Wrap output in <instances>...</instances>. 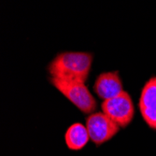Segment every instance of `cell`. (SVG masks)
Instances as JSON below:
<instances>
[{
	"mask_svg": "<svg viewBox=\"0 0 156 156\" xmlns=\"http://www.w3.org/2000/svg\"><path fill=\"white\" fill-rule=\"evenodd\" d=\"M138 108L146 124L156 131V76L144 84L139 96Z\"/></svg>",
	"mask_w": 156,
	"mask_h": 156,
	"instance_id": "obj_5",
	"label": "cell"
},
{
	"mask_svg": "<svg viewBox=\"0 0 156 156\" xmlns=\"http://www.w3.org/2000/svg\"><path fill=\"white\" fill-rule=\"evenodd\" d=\"M94 91L102 100H108L123 92L122 81L118 70L99 74L94 81Z\"/></svg>",
	"mask_w": 156,
	"mask_h": 156,
	"instance_id": "obj_6",
	"label": "cell"
},
{
	"mask_svg": "<svg viewBox=\"0 0 156 156\" xmlns=\"http://www.w3.org/2000/svg\"><path fill=\"white\" fill-rule=\"evenodd\" d=\"M85 122L90 140L97 147L114 137L121 128L103 112H94L87 116L85 118Z\"/></svg>",
	"mask_w": 156,
	"mask_h": 156,
	"instance_id": "obj_4",
	"label": "cell"
},
{
	"mask_svg": "<svg viewBox=\"0 0 156 156\" xmlns=\"http://www.w3.org/2000/svg\"><path fill=\"white\" fill-rule=\"evenodd\" d=\"M104 114L110 118L121 128L128 126L135 117V107L128 92L123 91L118 96L101 103Z\"/></svg>",
	"mask_w": 156,
	"mask_h": 156,
	"instance_id": "obj_3",
	"label": "cell"
},
{
	"mask_svg": "<svg viewBox=\"0 0 156 156\" xmlns=\"http://www.w3.org/2000/svg\"><path fill=\"white\" fill-rule=\"evenodd\" d=\"M50 83L57 89L67 100L84 114H93L97 108V102L83 82L66 81L50 77Z\"/></svg>",
	"mask_w": 156,
	"mask_h": 156,
	"instance_id": "obj_2",
	"label": "cell"
},
{
	"mask_svg": "<svg viewBox=\"0 0 156 156\" xmlns=\"http://www.w3.org/2000/svg\"><path fill=\"white\" fill-rule=\"evenodd\" d=\"M90 140V136L86 125L75 122L70 125L65 134V142L70 151L82 150Z\"/></svg>",
	"mask_w": 156,
	"mask_h": 156,
	"instance_id": "obj_7",
	"label": "cell"
},
{
	"mask_svg": "<svg viewBox=\"0 0 156 156\" xmlns=\"http://www.w3.org/2000/svg\"><path fill=\"white\" fill-rule=\"evenodd\" d=\"M93 60L91 52L61 51L49 63L47 70L51 78L85 83L91 72Z\"/></svg>",
	"mask_w": 156,
	"mask_h": 156,
	"instance_id": "obj_1",
	"label": "cell"
}]
</instances>
